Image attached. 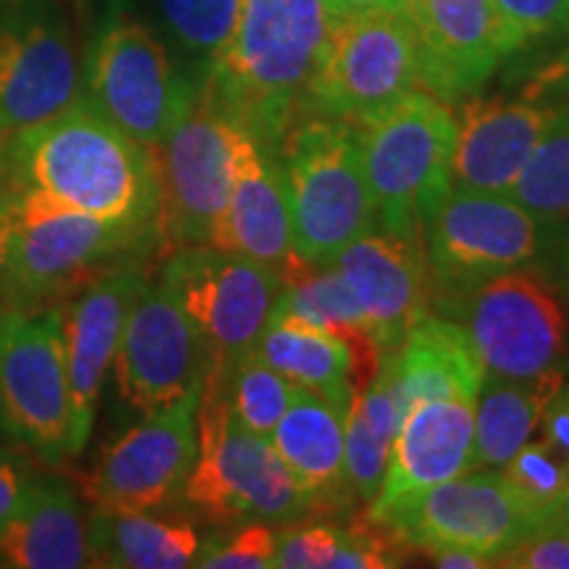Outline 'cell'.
<instances>
[{
  "mask_svg": "<svg viewBox=\"0 0 569 569\" xmlns=\"http://www.w3.org/2000/svg\"><path fill=\"white\" fill-rule=\"evenodd\" d=\"M6 196L117 222L159 224L161 184L153 148L109 122L88 98L46 122L0 138Z\"/></svg>",
  "mask_w": 569,
  "mask_h": 569,
  "instance_id": "obj_1",
  "label": "cell"
},
{
  "mask_svg": "<svg viewBox=\"0 0 569 569\" xmlns=\"http://www.w3.org/2000/svg\"><path fill=\"white\" fill-rule=\"evenodd\" d=\"M330 32L325 0H243L230 46L203 82L261 146L277 153L282 134L301 119L303 92Z\"/></svg>",
  "mask_w": 569,
  "mask_h": 569,
  "instance_id": "obj_2",
  "label": "cell"
},
{
  "mask_svg": "<svg viewBox=\"0 0 569 569\" xmlns=\"http://www.w3.org/2000/svg\"><path fill=\"white\" fill-rule=\"evenodd\" d=\"M13 238L0 284L21 315L53 306L98 277L134 267L163 248L159 224L117 222L61 209L32 196H9Z\"/></svg>",
  "mask_w": 569,
  "mask_h": 569,
  "instance_id": "obj_3",
  "label": "cell"
},
{
  "mask_svg": "<svg viewBox=\"0 0 569 569\" xmlns=\"http://www.w3.org/2000/svg\"><path fill=\"white\" fill-rule=\"evenodd\" d=\"M375 227L422 248V238L453 190L457 113L422 88L356 122Z\"/></svg>",
  "mask_w": 569,
  "mask_h": 569,
  "instance_id": "obj_4",
  "label": "cell"
},
{
  "mask_svg": "<svg viewBox=\"0 0 569 569\" xmlns=\"http://www.w3.org/2000/svg\"><path fill=\"white\" fill-rule=\"evenodd\" d=\"M296 253L309 267L330 264L348 243L375 227L356 127L340 119L306 117L277 146Z\"/></svg>",
  "mask_w": 569,
  "mask_h": 569,
  "instance_id": "obj_5",
  "label": "cell"
},
{
  "mask_svg": "<svg viewBox=\"0 0 569 569\" xmlns=\"http://www.w3.org/2000/svg\"><path fill=\"white\" fill-rule=\"evenodd\" d=\"M182 496L217 522L293 525L315 511L272 438L240 425L209 377L198 401V453Z\"/></svg>",
  "mask_w": 569,
  "mask_h": 569,
  "instance_id": "obj_6",
  "label": "cell"
},
{
  "mask_svg": "<svg viewBox=\"0 0 569 569\" xmlns=\"http://www.w3.org/2000/svg\"><path fill=\"white\" fill-rule=\"evenodd\" d=\"M198 82L177 67L153 27L113 13L84 61V98L146 148H159L193 101Z\"/></svg>",
  "mask_w": 569,
  "mask_h": 569,
  "instance_id": "obj_7",
  "label": "cell"
},
{
  "mask_svg": "<svg viewBox=\"0 0 569 569\" xmlns=\"http://www.w3.org/2000/svg\"><path fill=\"white\" fill-rule=\"evenodd\" d=\"M440 315L465 327L486 372L536 377L567 369L569 315L559 290L538 264L482 282L465 296L438 301Z\"/></svg>",
  "mask_w": 569,
  "mask_h": 569,
  "instance_id": "obj_8",
  "label": "cell"
},
{
  "mask_svg": "<svg viewBox=\"0 0 569 569\" xmlns=\"http://www.w3.org/2000/svg\"><path fill=\"white\" fill-rule=\"evenodd\" d=\"M543 224L511 196L453 188L422 238L430 296H465L482 282L538 264Z\"/></svg>",
  "mask_w": 569,
  "mask_h": 569,
  "instance_id": "obj_9",
  "label": "cell"
},
{
  "mask_svg": "<svg viewBox=\"0 0 569 569\" xmlns=\"http://www.w3.org/2000/svg\"><path fill=\"white\" fill-rule=\"evenodd\" d=\"M419 88L415 24L403 11H372L332 27L303 92L301 119L361 122Z\"/></svg>",
  "mask_w": 569,
  "mask_h": 569,
  "instance_id": "obj_10",
  "label": "cell"
},
{
  "mask_svg": "<svg viewBox=\"0 0 569 569\" xmlns=\"http://www.w3.org/2000/svg\"><path fill=\"white\" fill-rule=\"evenodd\" d=\"M159 282L201 332L213 375L256 351L282 288L269 267L209 243L177 248Z\"/></svg>",
  "mask_w": 569,
  "mask_h": 569,
  "instance_id": "obj_11",
  "label": "cell"
},
{
  "mask_svg": "<svg viewBox=\"0 0 569 569\" xmlns=\"http://www.w3.org/2000/svg\"><path fill=\"white\" fill-rule=\"evenodd\" d=\"M240 122L213 96L209 84H198L193 101L156 148L159 161V227L163 248L209 243L232 184L234 138Z\"/></svg>",
  "mask_w": 569,
  "mask_h": 569,
  "instance_id": "obj_12",
  "label": "cell"
},
{
  "mask_svg": "<svg viewBox=\"0 0 569 569\" xmlns=\"http://www.w3.org/2000/svg\"><path fill=\"white\" fill-rule=\"evenodd\" d=\"M84 96L74 32L53 0L0 6V138L67 111Z\"/></svg>",
  "mask_w": 569,
  "mask_h": 569,
  "instance_id": "obj_13",
  "label": "cell"
},
{
  "mask_svg": "<svg viewBox=\"0 0 569 569\" xmlns=\"http://www.w3.org/2000/svg\"><path fill=\"white\" fill-rule=\"evenodd\" d=\"M0 417L48 459L71 457V390L61 309L6 315L0 332Z\"/></svg>",
  "mask_w": 569,
  "mask_h": 569,
  "instance_id": "obj_14",
  "label": "cell"
},
{
  "mask_svg": "<svg viewBox=\"0 0 569 569\" xmlns=\"http://www.w3.org/2000/svg\"><path fill=\"white\" fill-rule=\"evenodd\" d=\"M209 348L161 282H148L127 315L111 375L117 396L138 417H151L201 393Z\"/></svg>",
  "mask_w": 569,
  "mask_h": 569,
  "instance_id": "obj_15",
  "label": "cell"
},
{
  "mask_svg": "<svg viewBox=\"0 0 569 569\" xmlns=\"http://www.w3.org/2000/svg\"><path fill=\"white\" fill-rule=\"evenodd\" d=\"M538 528L498 469H469L411 498L377 525L390 543L422 553L472 549L496 559L525 532Z\"/></svg>",
  "mask_w": 569,
  "mask_h": 569,
  "instance_id": "obj_16",
  "label": "cell"
},
{
  "mask_svg": "<svg viewBox=\"0 0 569 569\" xmlns=\"http://www.w3.org/2000/svg\"><path fill=\"white\" fill-rule=\"evenodd\" d=\"M198 401L140 417L124 436L106 448L84 480V496L98 509L153 511L182 496L198 453Z\"/></svg>",
  "mask_w": 569,
  "mask_h": 569,
  "instance_id": "obj_17",
  "label": "cell"
},
{
  "mask_svg": "<svg viewBox=\"0 0 569 569\" xmlns=\"http://www.w3.org/2000/svg\"><path fill=\"white\" fill-rule=\"evenodd\" d=\"M209 246L259 261L272 269L282 284L309 269L296 253L288 196H284L277 156L261 146L243 124L234 138L230 196L209 234Z\"/></svg>",
  "mask_w": 569,
  "mask_h": 569,
  "instance_id": "obj_18",
  "label": "cell"
},
{
  "mask_svg": "<svg viewBox=\"0 0 569 569\" xmlns=\"http://www.w3.org/2000/svg\"><path fill=\"white\" fill-rule=\"evenodd\" d=\"M146 284V274L138 267L117 269L77 290L67 309H61L71 390V457L88 443L127 315Z\"/></svg>",
  "mask_w": 569,
  "mask_h": 569,
  "instance_id": "obj_19",
  "label": "cell"
},
{
  "mask_svg": "<svg viewBox=\"0 0 569 569\" xmlns=\"http://www.w3.org/2000/svg\"><path fill=\"white\" fill-rule=\"evenodd\" d=\"M475 401L478 398H432L401 417L386 480L365 509L372 528L427 488L472 469Z\"/></svg>",
  "mask_w": 569,
  "mask_h": 569,
  "instance_id": "obj_20",
  "label": "cell"
},
{
  "mask_svg": "<svg viewBox=\"0 0 569 569\" xmlns=\"http://www.w3.org/2000/svg\"><path fill=\"white\" fill-rule=\"evenodd\" d=\"M330 264L353 290L367 319L369 340L380 356L398 351L430 301L422 248L372 227Z\"/></svg>",
  "mask_w": 569,
  "mask_h": 569,
  "instance_id": "obj_21",
  "label": "cell"
},
{
  "mask_svg": "<svg viewBox=\"0 0 569 569\" xmlns=\"http://www.w3.org/2000/svg\"><path fill=\"white\" fill-rule=\"evenodd\" d=\"M419 88L443 103L478 96L503 63L490 0H422L411 13Z\"/></svg>",
  "mask_w": 569,
  "mask_h": 569,
  "instance_id": "obj_22",
  "label": "cell"
},
{
  "mask_svg": "<svg viewBox=\"0 0 569 569\" xmlns=\"http://www.w3.org/2000/svg\"><path fill=\"white\" fill-rule=\"evenodd\" d=\"M549 122L551 109L522 92L465 98L457 113L453 188L509 196Z\"/></svg>",
  "mask_w": 569,
  "mask_h": 569,
  "instance_id": "obj_23",
  "label": "cell"
},
{
  "mask_svg": "<svg viewBox=\"0 0 569 569\" xmlns=\"http://www.w3.org/2000/svg\"><path fill=\"white\" fill-rule=\"evenodd\" d=\"M393 372L398 415L432 398H478L486 367L457 319L427 309L393 353H386Z\"/></svg>",
  "mask_w": 569,
  "mask_h": 569,
  "instance_id": "obj_24",
  "label": "cell"
},
{
  "mask_svg": "<svg viewBox=\"0 0 569 569\" xmlns=\"http://www.w3.org/2000/svg\"><path fill=\"white\" fill-rule=\"evenodd\" d=\"M346 415L327 398L296 388L288 411L269 436L315 511H338L353 503L346 482Z\"/></svg>",
  "mask_w": 569,
  "mask_h": 569,
  "instance_id": "obj_25",
  "label": "cell"
},
{
  "mask_svg": "<svg viewBox=\"0 0 569 569\" xmlns=\"http://www.w3.org/2000/svg\"><path fill=\"white\" fill-rule=\"evenodd\" d=\"M256 353L296 388L322 396L343 411L380 367V356H365L332 332L284 317H269Z\"/></svg>",
  "mask_w": 569,
  "mask_h": 569,
  "instance_id": "obj_26",
  "label": "cell"
},
{
  "mask_svg": "<svg viewBox=\"0 0 569 569\" xmlns=\"http://www.w3.org/2000/svg\"><path fill=\"white\" fill-rule=\"evenodd\" d=\"M0 567H92L90 522H84L80 501L67 486H32L17 515L0 525Z\"/></svg>",
  "mask_w": 569,
  "mask_h": 569,
  "instance_id": "obj_27",
  "label": "cell"
},
{
  "mask_svg": "<svg viewBox=\"0 0 569 569\" xmlns=\"http://www.w3.org/2000/svg\"><path fill=\"white\" fill-rule=\"evenodd\" d=\"M565 380V369L536 377L486 372L475 401L472 469L503 467L532 436H538L546 409Z\"/></svg>",
  "mask_w": 569,
  "mask_h": 569,
  "instance_id": "obj_28",
  "label": "cell"
},
{
  "mask_svg": "<svg viewBox=\"0 0 569 569\" xmlns=\"http://www.w3.org/2000/svg\"><path fill=\"white\" fill-rule=\"evenodd\" d=\"M201 536L190 522L151 511L98 509L90 522L92 567L184 569L196 567Z\"/></svg>",
  "mask_w": 569,
  "mask_h": 569,
  "instance_id": "obj_29",
  "label": "cell"
},
{
  "mask_svg": "<svg viewBox=\"0 0 569 569\" xmlns=\"http://www.w3.org/2000/svg\"><path fill=\"white\" fill-rule=\"evenodd\" d=\"M401 425L398 415L393 372L388 356H380V367L365 388L351 398L346 415V482L353 503L369 507L386 480L390 451Z\"/></svg>",
  "mask_w": 569,
  "mask_h": 569,
  "instance_id": "obj_30",
  "label": "cell"
},
{
  "mask_svg": "<svg viewBox=\"0 0 569 569\" xmlns=\"http://www.w3.org/2000/svg\"><path fill=\"white\" fill-rule=\"evenodd\" d=\"M272 317L293 319V322L317 327L343 338L365 356H380L367 332V319L348 288L343 274L332 264L309 267L296 280L284 282L277 296Z\"/></svg>",
  "mask_w": 569,
  "mask_h": 569,
  "instance_id": "obj_31",
  "label": "cell"
},
{
  "mask_svg": "<svg viewBox=\"0 0 569 569\" xmlns=\"http://www.w3.org/2000/svg\"><path fill=\"white\" fill-rule=\"evenodd\" d=\"M156 32L190 63L198 82L222 59L238 27L243 0H146Z\"/></svg>",
  "mask_w": 569,
  "mask_h": 569,
  "instance_id": "obj_32",
  "label": "cell"
},
{
  "mask_svg": "<svg viewBox=\"0 0 569 569\" xmlns=\"http://www.w3.org/2000/svg\"><path fill=\"white\" fill-rule=\"evenodd\" d=\"M509 196L543 227L569 219V98L551 106V122Z\"/></svg>",
  "mask_w": 569,
  "mask_h": 569,
  "instance_id": "obj_33",
  "label": "cell"
},
{
  "mask_svg": "<svg viewBox=\"0 0 569 569\" xmlns=\"http://www.w3.org/2000/svg\"><path fill=\"white\" fill-rule=\"evenodd\" d=\"M206 377L222 388L232 417L251 432L267 438L272 436L277 422L290 407V398L296 393L293 382L284 380L256 351L246 353L243 359L234 361L224 372H209Z\"/></svg>",
  "mask_w": 569,
  "mask_h": 569,
  "instance_id": "obj_34",
  "label": "cell"
},
{
  "mask_svg": "<svg viewBox=\"0 0 569 569\" xmlns=\"http://www.w3.org/2000/svg\"><path fill=\"white\" fill-rule=\"evenodd\" d=\"M503 61L569 42V0H490Z\"/></svg>",
  "mask_w": 569,
  "mask_h": 569,
  "instance_id": "obj_35",
  "label": "cell"
},
{
  "mask_svg": "<svg viewBox=\"0 0 569 569\" xmlns=\"http://www.w3.org/2000/svg\"><path fill=\"white\" fill-rule=\"evenodd\" d=\"M498 472L538 525L546 522L569 482V465L540 436H532Z\"/></svg>",
  "mask_w": 569,
  "mask_h": 569,
  "instance_id": "obj_36",
  "label": "cell"
},
{
  "mask_svg": "<svg viewBox=\"0 0 569 569\" xmlns=\"http://www.w3.org/2000/svg\"><path fill=\"white\" fill-rule=\"evenodd\" d=\"M348 530L338 525H296L274 532V569H336Z\"/></svg>",
  "mask_w": 569,
  "mask_h": 569,
  "instance_id": "obj_37",
  "label": "cell"
},
{
  "mask_svg": "<svg viewBox=\"0 0 569 569\" xmlns=\"http://www.w3.org/2000/svg\"><path fill=\"white\" fill-rule=\"evenodd\" d=\"M196 567L203 569H274V530L264 522H248L227 538L201 543Z\"/></svg>",
  "mask_w": 569,
  "mask_h": 569,
  "instance_id": "obj_38",
  "label": "cell"
},
{
  "mask_svg": "<svg viewBox=\"0 0 569 569\" xmlns=\"http://www.w3.org/2000/svg\"><path fill=\"white\" fill-rule=\"evenodd\" d=\"M507 569H569V536L551 525H538L493 559Z\"/></svg>",
  "mask_w": 569,
  "mask_h": 569,
  "instance_id": "obj_39",
  "label": "cell"
},
{
  "mask_svg": "<svg viewBox=\"0 0 569 569\" xmlns=\"http://www.w3.org/2000/svg\"><path fill=\"white\" fill-rule=\"evenodd\" d=\"M538 264L540 272L549 277L569 309V219L543 227V246H540Z\"/></svg>",
  "mask_w": 569,
  "mask_h": 569,
  "instance_id": "obj_40",
  "label": "cell"
},
{
  "mask_svg": "<svg viewBox=\"0 0 569 569\" xmlns=\"http://www.w3.org/2000/svg\"><path fill=\"white\" fill-rule=\"evenodd\" d=\"M538 436L549 440L553 451L569 465V380L561 382L557 396L551 398L549 409H546L543 422H540Z\"/></svg>",
  "mask_w": 569,
  "mask_h": 569,
  "instance_id": "obj_41",
  "label": "cell"
},
{
  "mask_svg": "<svg viewBox=\"0 0 569 569\" xmlns=\"http://www.w3.org/2000/svg\"><path fill=\"white\" fill-rule=\"evenodd\" d=\"M32 486L24 480L11 461L0 459V525L17 515V509L27 501Z\"/></svg>",
  "mask_w": 569,
  "mask_h": 569,
  "instance_id": "obj_42",
  "label": "cell"
},
{
  "mask_svg": "<svg viewBox=\"0 0 569 569\" xmlns=\"http://www.w3.org/2000/svg\"><path fill=\"white\" fill-rule=\"evenodd\" d=\"M325 6H327V13H330L332 27L340 24V21H346V19L361 17V13L403 11L401 0H325Z\"/></svg>",
  "mask_w": 569,
  "mask_h": 569,
  "instance_id": "obj_43",
  "label": "cell"
},
{
  "mask_svg": "<svg viewBox=\"0 0 569 569\" xmlns=\"http://www.w3.org/2000/svg\"><path fill=\"white\" fill-rule=\"evenodd\" d=\"M432 567L443 569H488L493 567V559L486 557V553L472 551V549H459V546H451V549H438L427 553Z\"/></svg>",
  "mask_w": 569,
  "mask_h": 569,
  "instance_id": "obj_44",
  "label": "cell"
},
{
  "mask_svg": "<svg viewBox=\"0 0 569 569\" xmlns=\"http://www.w3.org/2000/svg\"><path fill=\"white\" fill-rule=\"evenodd\" d=\"M11 238H13V206H11V198L0 190V272H3L6 261H9Z\"/></svg>",
  "mask_w": 569,
  "mask_h": 569,
  "instance_id": "obj_45",
  "label": "cell"
},
{
  "mask_svg": "<svg viewBox=\"0 0 569 569\" xmlns=\"http://www.w3.org/2000/svg\"><path fill=\"white\" fill-rule=\"evenodd\" d=\"M543 525H551V528H557V530L567 532V536H569V482H567V488L561 490L559 501L553 503Z\"/></svg>",
  "mask_w": 569,
  "mask_h": 569,
  "instance_id": "obj_46",
  "label": "cell"
},
{
  "mask_svg": "<svg viewBox=\"0 0 569 569\" xmlns=\"http://www.w3.org/2000/svg\"><path fill=\"white\" fill-rule=\"evenodd\" d=\"M419 3H422V0H401V6H403V11H407V17H411V13L419 9Z\"/></svg>",
  "mask_w": 569,
  "mask_h": 569,
  "instance_id": "obj_47",
  "label": "cell"
},
{
  "mask_svg": "<svg viewBox=\"0 0 569 569\" xmlns=\"http://www.w3.org/2000/svg\"><path fill=\"white\" fill-rule=\"evenodd\" d=\"M3 322H6V315H3V311H0V332H3Z\"/></svg>",
  "mask_w": 569,
  "mask_h": 569,
  "instance_id": "obj_48",
  "label": "cell"
}]
</instances>
